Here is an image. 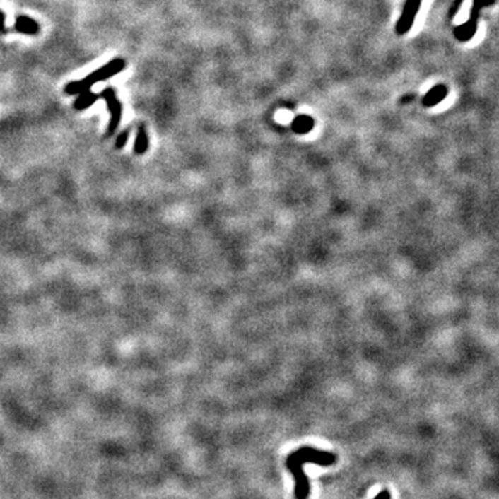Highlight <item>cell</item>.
Returning a JSON list of instances; mask_svg holds the SVG:
<instances>
[{
	"label": "cell",
	"instance_id": "6da1fadb",
	"mask_svg": "<svg viewBox=\"0 0 499 499\" xmlns=\"http://www.w3.org/2000/svg\"><path fill=\"white\" fill-rule=\"evenodd\" d=\"M337 462V455L327 451H319L312 447H301L291 452L286 459V467L294 476V497L295 499H308L311 494V484L304 471V464H315L331 466Z\"/></svg>",
	"mask_w": 499,
	"mask_h": 499
},
{
	"label": "cell",
	"instance_id": "7a4b0ae2",
	"mask_svg": "<svg viewBox=\"0 0 499 499\" xmlns=\"http://www.w3.org/2000/svg\"><path fill=\"white\" fill-rule=\"evenodd\" d=\"M125 60L122 59H114L111 60L110 63H107L106 66L100 67L99 70L89 74L88 76H85L83 79L81 81H72L70 83L66 85L64 88V93L69 95V96H74V95H79L85 90H90V88L98 83V82H103L106 81L108 78L119 74L121 71L125 70Z\"/></svg>",
	"mask_w": 499,
	"mask_h": 499
},
{
	"label": "cell",
	"instance_id": "3957f363",
	"mask_svg": "<svg viewBox=\"0 0 499 499\" xmlns=\"http://www.w3.org/2000/svg\"><path fill=\"white\" fill-rule=\"evenodd\" d=\"M497 0H473V6L470 10V17L467 23L462 25H458L454 28V35L459 42H469L473 39V36L477 33V25H479V17L480 11L483 7H488L495 4Z\"/></svg>",
	"mask_w": 499,
	"mask_h": 499
},
{
	"label": "cell",
	"instance_id": "277c9868",
	"mask_svg": "<svg viewBox=\"0 0 499 499\" xmlns=\"http://www.w3.org/2000/svg\"><path fill=\"white\" fill-rule=\"evenodd\" d=\"M102 99L106 100L107 103L108 111H110V124H108L107 135H112L115 132V129L118 128L121 118H122V105L118 100L114 88L108 86L102 93H99Z\"/></svg>",
	"mask_w": 499,
	"mask_h": 499
},
{
	"label": "cell",
	"instance_id": "5b68a950",
	"mask_svg": "<svg viewBox=\"0 0 499 499\" xmlns=\"http://www.w3.org/2000/svg\"><path fill=\"white\" fill-rule=\"evenodd\" d=\"M421 4H422V0H405L402 14L398 18L395 25V33L398 35H405L408 31H411V28L415 24Z\"/></svg>",
	"mask_w": 499,
	"mask_h": 499
},
{
	"label": "cell",
	"instance_id": "8992f818",
	"mask_svg": "<svg viewBox=\"0 0 499 499\" xmlns=\"http://www.w3.org/2000/svg\"><path fill=\"white\" fill-rule=\"evenodd\" d=\"M447 96H448V88L445 85H442V83L435 85L425 95V98L422 99V105L426 108L435 107Z\"/></svg>",
	"mask_w": 499,
	"mask_h": 499
},
{
	"label": "cell",
	"instance_id": "52a82bcc",
	"mask_svg": "<svg viewBox=\"0 0 499 499\" xmlns=\"http://www.w3.org/2000/svg\"><path fill=\"white\" fill-rule=\"evenodd\" d=\"M14 30L20 34H25V35H36L39 33V24L35 20L27 17V16H18L16 20V25Z\"/></svg>",
	"mask_w": 499,
	"mask_h": 499
},
{
	"label": "cell",
	"instance_id": "ba28073f",
	"mask_svg": "<svg viewBox=\"0 0 499 499\" xmlns=\"http://www.w3.org/2000/svg\"><path fill=\"white\" fill-rule=\"evenodd\" d=\"M314 127H315L314 118L310 115H305V114L295 117L291 122V129L298 135H305V134L311 132L314 129Z\"/></svg>",
	"mask_w": 499,
	"mask_h": 499
},
{
	"label": "cell",
	"instance_id": "9c48e42d",
	"mask_svg": "<svg viewBox=\"0 0 499 499\" xmlns=\"http://www.w3.org/2000/svg\"><path fill=\"white\" fill-rule=\"evenodd\" d=\"M98 99H100V95H99V93H93V92H90V90H85V92H82V93L78 95V98H76V100H75V103H74V108H75L76 111H82V110H85V108L93 106V105L98 102Z\"/></svg>",
	"mask_w": 499,
	"mask_h": 499
},
{
	"label": "cell",
	"instance_id": "30bf717a",
	"mask_svg": "<svg viewBox=\"0 0 499 499\" xmlns=\"http://www.w3.org/2000/svg\"><path fill=\"white\" fill-rule=\"evenodd\" d=\"M148 148V136H147V131L146 127L141 124L139 125V131H138V136H136V142H135V153L136 154H143L146 153Z\"/></svg>",
	"mask_w": 499,
	"mask_h": 499
},
{
	"label": "cell",
	"instance_id": "8fae6325",
	"mask_svg": "<svg viewBox=\"0 0 499 499\" xmlns=\"http://www.w3.org/2000/svg\"><path fill=\"white\" fill-rule=\"evenodd\" d=\"M128 138H129V129H125V131L118 136V139H117V143H115L117 148H122V147L125 146L127 141H128Z\"/></svg>",
	"mask_w": 499,
	"mask_h": 499
},
{
	"label": "cell",
	"instance_id": "7c38bea8",
	"mask_svg": "<svg viewBox=\"0 0 499 499\" xmlns=\"http://www.w3.org/2000/svg\"><path fill=\"white\" fill-rule=\"evenodd\" d=\"M8 33V30L4 25V13L0 10V34H6Z\"/></svg>",
	"mask_w": 499,
	"mask_h": 499
},
{
	"label": "cell",
	"instance_id": "4fadbf2b",
	"mask_svg": "<svg viewBox=\"0 0 499 499\" xmlns=\"http://www.w3.org/2000/svg\"><path fill=\"white\" fill-rule=\"evenodd\" d=\"M373 499H392V494L389 490H383L382 493H379Z\"/></svg>",
	"mask_w": 499,
	"mask_h": 499
},
{
	"label": "cell",
	"instance_id": "5bb4252c",
	"mask_svg": "<svg viewBox=\"0 0 499 499\" xmlns=\"http://www.w3.org/2000/svg\"><path fill=\"white\" fill-rule=\"evenodd\" d=\"M461 4H462V0H457V4H455V6L452 7V10H451V17H454V16L458 13Z\"/></svg>",
	"mask_w": 499,
	"mask_h": 499
}]
</instances>
